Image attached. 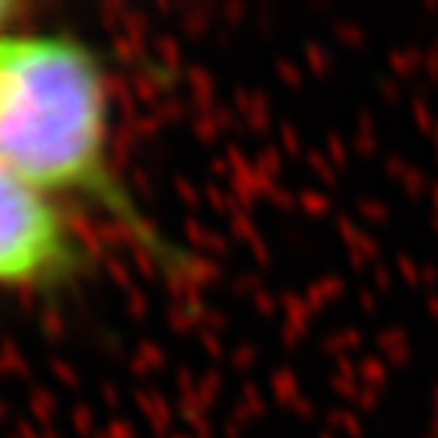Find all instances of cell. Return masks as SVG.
<instances>
[{
  "label": "cell",
  "instance_id": "6da1fadb",
  "mask_svg": "<svg viewBox=\"0 0 438 438\" xmlns=\"http://www.w3.org/2000/svg\"><path fill=\"white\" fill-rule=\"evenodd\" d=\"M0 174L58 195L100 198L128 216L110 174L104 73L58 33H0Z\"/></svg>",
  "mask_w": 438,
  "mask_h": 438
},
{
  "label": "cell",
  "instance_id": "7a4b0ae2",
  "mask_svg": "<svg viewBox=\"0 0 438 438\" xmlns=\"http://www.w3.org/2000/svg\"><path fill=\"white\" fill-rule=\"evenodd\" d=\"M77 268V243L43 192L0 174V286H43Z\"/></svg>",
  "mask_w": 438,
  "mask_h": 438
},
{
  "label": "cell",
  "instance_id": "3957f363",
  "mask_svg": "<svg viewBox=\"0 0 438 438\" xmlns=\"http://www.w3.org/2000/svg\"><path fill=\"white\" fill-rule=\"evenodd\" d=\"M19 13H22V10H19L15 3H6V0H0V33H3L6 28H10L13 19H15Z\"/></svg>",
  "mask_w": 438,
  "mask_h": 438
}]
</instances>
